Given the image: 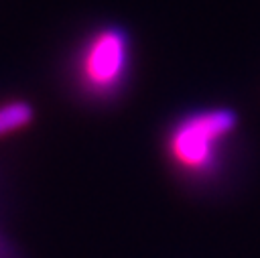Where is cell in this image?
Here are the masks:
<instances>
[{"instance_id":"7a4b0ae2","label":"cell","mask_w":260,"mask_h":258,"mask_svg":"<svg viewBox=\"0 0 260 258\" xmlns=\"http://www.w3.org/2000/svg\"><path fill=\"white\" fill-rule=\"evenodd\" d=\"M130 67L128 37L118 26H108L89 37L77 61V79L85 93L108 98L126 81Z\"/></svg>"},{"instance_id":"6da1fadb","label":"cell","mask_w":260,"mask_h":258,"mask_svg":"<svg viewBox=\"0 0 260 258\" xmlns=\"http://www.w3.org/2000/svg\"><path fill=\"white\" fill-rule=\"evenodd\" d=\"M238 126L230 108H209L185 116L167 136V152L179 171L207 175L217 163L219 150Z\"/></svg>"},{"instance_id":"3957f363","label":"cell","mask_w":260,"mask_h":258,"mask_svg":"<svg viewBox=\"0 0 260 258\" xmlns=\"http://www.w3.org/2000/svg\"><path fill=\"white\" fill-rule=\"evenodd\" d=\"M32 120H35V110L28 102L10 100L0 104V138L26 128Z\"/></svg>"}]
</instances>
